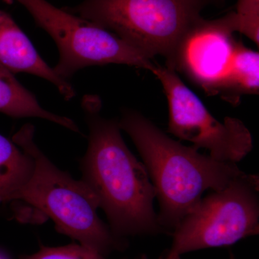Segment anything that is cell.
<instances>
[{
	"mask_svg": "<svg viewBox=\"0 0 259 259\" xmlns=\"http://www.w3.org/2000/svg\"><path fill=\"white\" fill-rule=\"evenodd\" d=\"M231 13L215 20H199L182 36L166 61L209 95L218 90L231 66L237 44Z\"/></svg>",
	"mask_w": 259,
	"mask_h": 259,
	"instance_id": "obj_8",
	"label": "cell"
},
{
	"mask_svg": "<svg viewBox=\"0 0 259 259\" xmlns=\"http://www.w3.org/2000/svg\"><path fill=\"white\" fill-rule=\"evenodd\" d=\"M259 233V178L245 172L202 197L172 231L171 258L235 244Z\"/></svg>",
	"mask_w": 259,
	"mask_h": 259,
	"instance_id": "obj_5",
	"label": "cell"
},
{
	"mask_svg": "<svg viewBox=\"0 0 259 259\" xmlns=\"http://www.w3.org/2000/svg\"><path fill=\"white\" fill-rule=\"evenodd\" d=\"M218 2H219L220 3H221V5L223 4V3H224L225 0H218Z\"/></svg>",
	"mask_w": 259,
	"mask_h": 259,
	"instance_id": "obj_18",
	"label": "cell"
},
{
	"mask_svg": "<svg viewBox=\"0 0 259 259\" xmlns=\"http://www.w3.org/2000/svg\"><path fill=\"white\" fill-rule=\"evenodd\" d=\"M134 259H149L148 257L146 254L140 255L139 256L136 257V258ZM157 259H181V258H171V257L168 256V251H167V249L163 250V253H161V255H159V257Z\"/></svg>",
	"mask_w": 259,
	"mask_h": 259,
	"instance_id": "obj_15",
	"label": "cell"
},
{
	"mask_svg": "<svg viewBox=\"0 0 259 259\" xmlns=\"http://www.w3.org/2000/svg\"><path fill=\"white\" fill-rule=\"evenodd\" d=\"M32 167L30 154L13 140L0 135V202H13L30 178Z\"/></svg>",
	"mask_w": 259,
	"mask_h": 259,
	"instance_id": "obj_12",
	"label": "cell"
},
{
	"mask_svg": "<svg viewBox=\"0 0 259 259\" xmlns=\"http://www.w3.org/2000/svg\"><path fill=\"white\" fill-rule=\"evenodd\" d=\"M23 5L37 26L55 42L59 59L53 68L68 80L92 66L123 64L152 72L156 62L113 32L56 8L47 0H14Z\"/></svg>",
	"mask_w": 259,
	"mask_h": 259,
	"instance_id": "obj_6",
	"label": "cell"
},
{
	"mask_svg": "<svg viewBox=\"0 0 259 259\" xmlns=\"http://www.w3.org/2000/svg\"><path fill=\"white\" fill-rule=\"evenodd\" d=\"M218 0H83L64 9L113 32L150 59H169L202 10Z\"/></svg>",
	"mask_w": 259,
	"mask_h": 259,
	"instance_id": "obj_4",
	"label": "cell"
},
{
	"mask_svg": "<svg viewBox=\"0 0 259 259\" xmlns=\"http://www.w3.org/2000/svg\"><path fill=\"white\" fill-rule=\"evenodd\" d=\"M0 112L13 117H37L49 120L79 133L77 125L69 117L48 111L36 97L24 88L6 66L0 63Z\"/></svg>",
	"mask_w": 259,
	"mask_h": 259,
	"instance_id": "obj_10",
	"label": "cell"
},
{
	"mask_svg": "<svg viewBox=\"0 0 259 259\" xmlns=\"http://www.w3.org/2000/svg\"><path fill=\"white\" fill-rule=\"evenodd\" d=\"M34 127L24 125L13 141L31 156L30 178L13 201H23L46 214L56 230L79 244L107 256L127 248V241L117 238L99 218L98 200L81 180L61 171L39 149L34 141Z\"/></svg>",
	"mask_w": 259,
	"mask_h": 259,
	"instance_id": "obj_3",
	"label": "cell"
},
{
	"mask_svg": "<svg viewBox=\"0 0 259 259\" xmlns=\"http://www.w3.org/2000/svg\"><path fill=\"white\" fill-rule=\"evenodd\" d=\"M0 63L14 74L27 73L47 80L57 88L66 100L76 95L72 84L56 74L16 22L3 10H0Z\"/></svg>",
	"mask_w": 259,
	"mask_h": 259,
	"instance_id": "obj_9",
	"label": "cell"
},
{
	"mask_svg": "<svg viewBox=\"0 0 259 259\" xmlns=\"http://www.w3.org/2000/svg\"><path fill=\"white\" fill-rule=\"evenodd\" d=\"M163 87L168 107V132L204 148L217 161L236 163L253 149L249 130L239 119L217 120L174 70L156 64L152 71Z\"/></svg>",
	"mask_w": 259,
	"mask_h": 259,
	"instance_id": "obj_7",
	"label": "cell"
},
{
	"mask_svg": "<svg viewBox=\"0 0 259 259\" xmlns=\"http://www.w3.org/2000/svg\"><path fill=\"white\" fill-rule=\"evenodd\" d=\"M259 54L237 41L228 74L218 95L232 105L238 104L245 95H258Z\"/></svg>",
	"mask_w": 259,
	"mask_h": 259,
	"instance_id": "obj_11",
	"label": "cell"
},
{
	"mask_svg": "<svg viewBox=\"0 0 259 259\" xmlns=\"http://www.w3.org/2000/svg\"><path fill=\"white\" fill-rule=\"evenodd\" d=\"M118 123L142 158L159 203L158 223L167 234L205 191L222 190L243 172L236 163L217 161L171 139L139 112L122 110Z\"/></svg>",
	"mask_w": 259,
	"mask_h": 259,
	"instance_id": "obj_2",
	"label": "cell"
},
{
	"mask_svg": "<svg viewBox=\"0 0 259 259\" xmlns=\"http://www.w3.org/2000/svg\"><path fill=\"white\" fill-rule=\"evenodd\" d=\"M2 1L5 2V3H8V4H13L14 0H2Z\"/></svg>",
	"mask_w": 259,
	"mask_h": 259,
	"instance_id": "obj_16",
	"label": "cell"
},
{
	"mask_svg": "<svg viewBox=\"0 0 259 259\" xmlns=\"http://www.w3.org/2000/svg\"><path fill=\"white\" fill-rule=\"evenodd\" d=\"M20 259H108L105 255L81 244L59 247H40L31 255H23ZM124 259V258H122Z\"/></svg>",
	"mask_w": 259,
	"mask_h": 259,
	"instance_id": "obj_14",
	"label": "cell"
},
{
	"mask_svg": "<svg viewBox=\"0 0 259 259\" xmlns=\"http://www.w3.org/2000/svg\"><path fill=\"white\" fill-rule=\"evenodd\" d=\"M0 259H8L7 258L6 255L3 254V253H2L1 252H0Z\"/></svg>",
	"mask_w": 259,
	"mask_h": 259,
	"instance_id": "obj_17",
	"label": "cell"
},
{
	"mask_svg": "<svg viewBox=\"0 0 259 259\" xmlns=\"http://www.w3.org/2000/svg\"><path fill=\"white\" fill-rule=\"evenodd\" d=\"M235 32L245 35L259 45V0H238L232 12Z\"/></svg>",
	"mask_w": 259,
	"mask_h": 259,
	"instance_id": "obj_13",
	"label": "cell"
},
{
	"mask_svg": "<svg viewBox=\"0 0 259 259\" xmlns=\"http://www.w3.org/2000/svg\"><path fill=\"white\" fill-rule=\"evenodd\" d=\"M89 128L88 147L81 161V181L93 192L117 238L166 233L153 208L154 187L144 163L121 136L118 120L100 115V97L81 101Z\"/></svg>",
	"mask_w": 259,
	"mask_h": 259,
	"instance_id": "obj_1",
	"label": "cell"
},
{
	"mask_svg": "<svg viewBox=\"0 0 259 259\" xmlns=\"http://www.w3.org/2000/svg\"><path fill=\"white\" fill-rule=\"evenodd\" d=\"M231 259H235L234 255L231 254Z\"/></svg>",
	"mask_w": 259,
	"mask_h": 259,
	"instance_id": "obj_19",
	"label": "cell"
}]
</instances>
